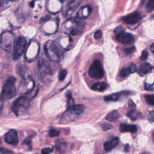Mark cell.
Returning <instances> with one entry per match:
<instances>
[{
    "label": "cell",
    "instance_id": "obj_1",
    "mask_svg": "<svg viewBox=\"0 0 154 154\" xmlns=\"http://www.w3.org/2000/svg\"><path fill=\"white\" fill-rule=\"evenodd\" d=\"M45 51L46 56L54 62H59L63 57V50L57 42L49 40L45 43Z\"/></svg>",
    "mask_w": 154,
    "mask_h": 154
},
{
    "label": "cell",
    "instance_id": "obj_2",
    "mask_svg": "<svg viewBox=\"0 0 154 154\" xmlns=\"http://www.w3.org/2000/svg\"><path fill=\"white\" fill-rule=\"evenodd\" d=\"M85 23L80 18H72L65 23V31L71 35L81 34L84 28Z\"/></svg>",
    "mask_w": 154,
    "mask_h": 154
},
{
    "label": "cell",
    "instance_id": "obj_3",
    "mask_svg": "<svg viewBox=\"0 0 154 154\" xmlns=\"http://www.w3.org/2000/svg\"><path fill=\"white\" fill-rule=\"evenodd\" d=\"M16 78L13 76L9 78L6 84L4 85L1 94H0V100L2 102L7 101L13 98L16 95V89L15 87Z\"/></svg>",
    "mask_w": 154,
    "mask_h": 154
},
{
    "label": "cell",
    "instance_id": "obj_4",
    "mask_svg": "<svg viewBox=\"0 0 154 154\" xmlns=\"http://www.w3.org/2000/svg\"><path fill=\"white\" fill-rule=\"evenodd\" d=\"M84 110L85 106L83 105H74L67 108L66 111L62 116L60 122L65 123L74 120L84 112Z\"/></svg>",
    "mask_w": 154,
    "mask_h": 154
},
{
    "label": "cell",
    "instance_id": "obj_5",
    "mask_svg": "<svg viewBox=\"0 0 154 154\" xmlns=\"http://www.w3.org/2000/svg\"><path fill=\"white\" fill-rule=\"evenodd\" d=\"M114 33L117 40L123 44L130 45L135 42V38L131 34L126 33L124 29L120 26L116 28Z\"/></svg>",
    "mask_w": 154,
    "mask_h": 154
},
{
    "label": "cell",
    "instance_id": "obj_6",
    "mask_svg": "<svg viewBox=\"0 0 154 154\" xmlns=\"http://www.w3.org/2000/svg\"><path fill=\"white\" fill-rule=\"evenodd\" d=\"M29 107V98L28 96H22L18 98L12 107V110L17 116L26 110Z\"/></svg>",
    "mask_w": 154,
    "mask_h": 154
},
{
    "label": "cell",
    "instance_id": "obj_7",
    "mask_svg": "<svg viewBox=\"0 0 154 154\" xmlns=\"http://www.w3.org/2000/svg\"><path fill=\"white\" fill-rule=\"evenodd\" d=\"M89 74L94 79H101L104 76V70L100 61L96 60L93 62L89 70Z\"/></svg>",
    "mask_w": 154,
    "mask_h": 154
},
{
    "label": "cell",
    "instance_id": "obj_8",
    "mask_svg": "<svg viewBox=\"0 0 154 154\" xmlns=\"http://www.w3.org/2000/svg\"><path fill=\"white\" fill-rule=\"evenodd\" d=\"M27 46V40L23 37H19L17 39L14 45L13 59H18L23 53Z\"/></svg>",
    "mask_w": 154,
    "mask_h": 154
},
{
    "label": "cell",
    "instance_id": "obj_9",
    "mask_svg": "<svg viewBox=\"0 0 154 154\" xmlns=\"http://www.w3.org/2000/svg\"><path fill=\"white\" fill-rule=\"evenodd\" d=\"M13 41V34L11 32H5L0 36V48L5 51L11 49Z\"/></svg>",
    "mask_w": 154,
    "mask_h": 154
},
{
    "label": "cell",
    "instance_id": "obj_10",
    "mask_svg": "<svg viewBox=\"0 0 154 154\" xmlns=\"http://www.w3.org/2000/svg\"><path fill=\"white\" fill-rule=\"evenodd\" d=\"M38 70L42 76H50L52 74V70L49 64L45 60L41 59L38 63Z\"/></svg>",
    "mask_w": 154,
    "mask_h": 154
},
{
    "label": "cell",
    "instance_id": "obj_11",
    "mask_svg": "<svg viewBox=\"0 0 154 154\" xmlns=\"http://www.w3.org/2000/svg\"><path fill=\"white\" fill-rule=\"evenodd\" d=\"M141 14L139 12H135L122 18V21L128 25L137 23L141 19Z\"/></svg>",
    "mask_w": 154,
    "mask_h": 154
},
{
    "label": "cell",
    "instance_id": "obj_12",
    "mask_svg": "<svg viewBox=\"0 0 154 154\" xmlns=\"http://www.w3.org/2000/svg\"><path fill=\"white\" fill-rule=\"evenodd\" d=\"M4 139L8 144L12 145H16L19 142L18 136L16 131L12 130L8 131L5 135Z\"/></svg>",
    "mask_w": 154,
    "mask_h": 154
},
{
    "label": "cell",
    "instance_id": "obj_13",
    "mask_svg": "<svg viewBox=\"0 0 154 154\" xmlns=\"http://www.w3.org/2000/svg\"><path fill=\"white\" fill-rule=\"evenodd\" d=\"M81 1H73L70 2L67 6L63 10V15L67 16L70 15L79 6Z\"/></svg>",
    "mask_w": 154,
    "mask_h": 154
},
{
    "label": "cell",
    "instance_id": "obj_14",
    "mask_svg": "<svg viewBox=\"0 0 154 154\" xmlns=\"http://www.w3.org/2000/svg\"><path fill=\"white\" fill-rule=\"evenodd\" d=\"M129 93H130L129 92L127 91H123L120 93H115L108 96H106L104 98V100L107 102H116L119 100L123 95H127Z\"/></svg>",
    "mask_w": 154,
    "mask_h": 154
},
{
    "label": "cell",
    "instance_id": "obj_15",
    "mask_svg": "<svg viewBox=\"0 0 154 154\" xmlns=\"http://www.w3.org/2000/svg\"><path fill=\"white\" fill-rule=\"evenodd\" d=\"M137 71V66L136 65L132 63L130 66L128 67H125L123 68L120 72V75L122 78H125V77L129 76L130 74L133 73Z\"/></svg>",
    "mask_w": 154,
    "mask_h": 154
},
{
    "label": "cell",
    "instance_id": "obj_16",
    "mask_svg": "<svg viewBox=\"0 0 154 154\" xmlns=\"http://www.w3.org/2000/svg\"><path fill=\"white\" fill-rule=\"evenodd\" d=\"M153 69V67L149 63H143L142 64L139 69H137V72L140 76H144L147 73H150Z\"/></svg>",
    "mask_w": 154,
    "mask_h": 154
},
{
    "label": "cell",
    "instance_id": "obj_17",
    "mask_svg": "<svg viewBox=\"0 0 154 154\" xmlns=\"http://www.w3.org/2000/svg\"><path fill=\"white\" fill-rule=\"evenodd\" d=\"M119 138L116 137H113V139H110L109 141H107L104 143V148L106 150L110 151L114 148H115L119 144Z\"/></svg>",
    "mask_w": 154,
    "mask_h": 154
},
{
    "label": "cell",
    "instance_id": "obj_18",
    "mask_svg": "<svg viewBox=\"0 0 154 154\" xmlns=\"http://www.w3.org/2000/svg\"><path fill=\"white\" fill-rule=\"evenodd\" d=\"M120 131L122 133L130 132V133H136L137 131V127L134 125H128L125 123H122L120 125Z\"/></svg>",
    "mask_w": 154,
    "mask_h": 154
},
{
    "label": "cell",
    "instance_id": "obj_19",
    "mask_svg": "<svg viewBox=\"0 0 154 154\" xmlns=\"http://www.w3.org/2000/svg\"><path fill=\"white\" fill-rule=\"evenodd\" d=\"M91 12H92V7L89 6H86L80 9L78 13V15H77V16H78V18L83 19L88 17L91 13Z\"/></svg>",
    "mask_w": 154,
    "mask_h": 154
},
{
    "label": "cell",
    "instance_id": "obj_20",
    "mask_svg": "<svg viewBox=\"0 0 154 154\" xmlns=\"http://www.w3.org/2000/svg\"><path fill=\"white\" fill-rule=\"evenodd\" d=\"M119 117L120 114L119 112L117 110H113L107 115L106 119L110 122H115L119 118Z\"/></svg>",
    "mask_w": 154,
    "mask_h": 154
},
{
    "label": "cell",
    "instance_id": "obj_21",
    "mask_svg": "<svg viewBox=\"0 0 154 154\" xmlns=\"http://www.w3.org/2000/svg\"><path fill=\"white\" fill-rule=\"evenodd\" d=\"M107 87H108L107 84L104 82H100V83H95L92 86V89L96 91H104Z\"/></svg>",
    "mask_w": 154,
    "mask_h": 154
},
{
    "label": "cell",
    "instance_id": "obj_22",
    "mask_svg": "<svg viewBox=\"0 0 154 154\" xmlns=\"http://www.w3.org/2000/svg\"><path fill=\"white\" fill-rule=\"evenodd\" d=\"M142 114L141 113L137 111H130L127 114V116L130 118L132 120L135 121L139 119H140L142 117Z\"/></svg>",
    "mask_w": 154,
    "mask_h": 154
},
{
    "label": "cell",
    "instance_id": "obj_23",
    "mask_svg": "<svg viewBox=\"0 0 154 154\" xmlns=\"http://www.w3.org/2000/svg\"><path fill=\"white\" fill-rule=\"evenodd\" d=\"M146 103L150 106H154V95H146L144 96Z\"/></svg>",
    "mask_w": 154,
    "mask_h": 154
},
{
    "label": "cell",
    "instance_id": "obj_24",
    "mask_svg": "<svg viewBox=\"0 0 154 154\" xmlns=\"http://www.w3.org/2000/svg\"><path fill=\"white\" fill-rule=\"evenodd\" d=\"M67 106L68 108L74 106V100L72 97V95L70 92H68L67 93Z\"/></svg>",
    "mask_w": 154,
    "mask_h": 154
},
{
    "label": "cell",
    "instance_id": "obj_25",
    "mask_svg": "<svg viewBox=\"0 0 154 154\" xmlns=\"http://www.w3.org/2000/svg\"><path fill=\"white\" fill-rule=\"evenodd\" d=\"M67 75V70L66 69H62L59 74V79L60 81H63Z\"/></svg>",
    "mask_w": 154,
    "mask_h": 154
},
{
    "label": "cell",
    "instance_id": "obj_26",
    "mask_svg": "<svg viewBox=\"0 0 154 154\" xmlns=\"http://www.w3.org/2000/svg\"><path fill=\"white\" fill-rule=\"evenodd\" d=\"M136 50V48L135 46H131V47H129V48H126L124 49V52L125 53L126 55H131L134 52V51Z\"/></svg>",
    "mask_w": 154,
    "mask_h": 154
},
{
    "label": "cell",
    "instance_id": "obj_27",
    "mask_svg": "<svg viewBox=\"0 0 154 154\" xmlns=\"http://www.w3.org/2000/svg\"><path fill=\"white\" fill-rule=\"evenodd\" d=\"M59 134H60V132L58 130L54 129V128H53V129H51L49 131V136L51 137H57L59 135Z\"/></svg>",
    "mask_w": 154,
    "mask_h": 154
},
{
    "label": "cell",
    "instance_id": "obj_28",
    "mask_svg": "<svg viewBox=\"0 0 154 154\" xmlns=\"http://www.w3.org/2000/svg\"><path fill=\"white\" fill-rule=\"evenodd\" d=\"M128 106H129V108L130 109V111H133L136 110V106L134 102L131 99L129 100V102H128Z\"/></svg>",
    "mask_w": 154,
    "mask_h": 154
},
{
    "label": "cell",
    "instance_id": "obj_29",
    "mask_svg": "<svg viewBox=\"0 0 154 154\" xmlns=\"http://www.w3.org/2000/svg\"><path fill=\"white\" fill-rule=\"evenodd\" d=\"M147 119L150 122H154V111H150L148 112Z\"/></svg>",
    "mask_w": 154,
    "mask_h": 154
},
{
    "label": "cell",
    "instance_id": "obj_30",
    "mask_svg": "<svg viewBox=\"0 0 154 154\" xmlns=\"http://www.w3.org/2000/svg\"><path fill=\"white\" fill-rule=\"evenodd\" d=\"M0 154H13V152L6 148H0Z\"/></svg>",
    "mask_w": 154,
    "mask_h": 154
},
{
    "label": "cell",
    "instance_id": "obj_31",
    "mask_svg": "<svg viewBox=\"0 0 154 154\" xmlns=\"http://www.w3.org/2000/svg\"><path fill=\"white\" fill-rule=\"evenodd\" d=\"M102 128L104 131H107L113 128V126L109 123H104L102 125Z\"/></svg>",
    "mask_w": 154,
    "mask_h": 154
},
{
    "label": "cell",
    "instance_id": "obj_32",
    "mask_svg": "<svg viewBox=\"0 0 154 154\" xmlns=\"http://www.w3.org/2000/svg\"><path fill=\"white\" fill-rule=\"evenodd\" d=\"M147 9L149 11L154 10V0H152V1H150L148 3L147 5Z\"/></svg>",
    "mask_w": 154,
    "mask_h": 154
},
{
    "label": "cell",
    "instance_id": "obj_33",
    "mask_svg": "<svg viewBox=\"0 0 154 154\" xmlns=\"http://www.w3.org/2000/svg\"><path fill=\"white\" fill-rule=\"evenodd\" d=\"M52 152H53L52 148L47 147L42 150V154H50Z\"/></svg>",
    "mask_w": 154,
    "mask_h": 154
},
{
    "label": "cell",
    "instance_id": "obj_34",
    "mask_svg": "<svg viewBox=\"0 0 154 154\" xmlns=\"http://www.w3.org/2000/svg\"><path fill=\"white\" fill-rule=\"evenodd\" d=\"M102 36V32L101 30H98L96 31L95 33V34H94V37L95 39H100Z\"/></svg>",
    "mask_w": 154,
    "mask_h": 154
},
{
    "label": "cell",
    "instance_id": "obj_35",
    "mask_svg": "<svg viewBox=\"0 0 154 154\" xmlns=\"http://www.w3.org/2000/svg\"><path fill=\"white\" fill-rule=\"evenodd\" d=\"M145 89L147 90H154V83L152 84H149L147 83L145 84Z\"/></svg>",
    "mask_w": 154,
    "mask_h": 154
},
{
    "label": "cell",
    "instance_id": "obj_36",
    "mask_svg": "<svg viewBox=\"0 0 154 154\" xmlns=\"http://www.w3.org/2000/svg\"><path fill=\"white\" fill-rule=\"evenodd\" d=\"M148 57V53L146 51H143L141 56V59L142 60H146Z\"/></svg>",
    "mask_w": 154,
    "mask_h": 154
},
{
    "label": "cell",
    "instance_id": "obj_37",
    "mask_svg": "<svg viewBox=\"0 0 154 154\" xmlns=\"http://www.w3.org/2000/svg\"><path fill=\"white\" fill-rule=\"evenodd\" d=\"M150 51H152V53H153V55L154 56V43L150 46Z\"/></svg>",
    "mask_w": 154,
    "mask_h": 154
},
{
    "label": "cell",
    "instance_id": "obj_38",
    "mask_svg": "<svg viewBox=\"0 0 154 154\" xmlns=\"http://www.w3.org/2000/svg\"><path fill=\"white\" fill-rule=\"evenodd\" d=\"M128 149H129V145L126 144V147H125V150L126 152H128Z\"/></svg>",
    "mask_w": 154,
    "mask_h": 154
},
{
    "label": "cell",
    "instance_id": "obj_39",
    "mask_svg": "<svg viewBox=\"0 0 154 154\" xmlns=\"http://www.w3.org/2000/svg\"><path fill=\"white\" fill-rule=\"evenodd\" d=\"M33 4H34V1H33V2H32V3H30V5H31V6H32V7H33V6H34V5H33Z\"/></svg>",
    "mask_w": 154,
    "mask_h": 154
},
{
    "label": "cell",
    "instance_id": "obj_40",
    "mask_svg": "<svg viewBox=\"0 0 154 154\" xmlns=\"http://www.w3.org/2000/svg\"><path fill=\"white\" fill-rule=\"evenodd\" d=\"M141 154H150L149 153H147V152H143V153H141Z\"/></svg>",
    "mask_w": 154,
    "mask_h": 154
},
{
    "label": "cell",
    "instance_id": "obj_41",
    "mask_svg": "<svg viewBox=\"0 0 154 154\" xmlns=\"http://www.w3.org/2000/svg\"><path fill=\"white\" fill-rule=\"evenodd\" d=\"M153 142H154V132L153 133Z\"/></svg>",
    "mask_w": 154,
    "mask_h": 154
},
{
    "label": "cell",
    "instance_id": "obj_42",
    "mask_svg": "<svg viewBox=\"0 0 154 154\" xmlns=\"http://www.w3.org/2000/svg\"><path fill=\"white\" fill-rule=\"evenodd\" d=\"M0 143H1V139H0Z\"/></svg>",
    "mask_w": 154,
    "mask_h": 154
}]
</instances>
